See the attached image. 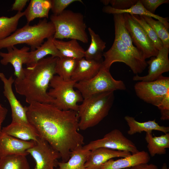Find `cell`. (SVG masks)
<instances>
[{
    "label": "cell",
    "mask_w": 169,
    "mask_h": 169,
    "mask_svg": "<svg viewBox=\"0 0 169 169\" xmlns=\"http://www.w3.org/2000/svg\"><path fill=\"white\" fill-rule=\"evenodd\" d=\"M27 107L28 121L39 136L59 154L62 161H67L71 152L83 146L84 137L78 132L77 112L63 110L53 104L38 102Z\"/></svg>",
    "instance_id": "cell-1"
},
{
    "label": "cell",
    "mask_w": 169,
    "mask_h": 169,
    "mask_svg": "<svg viewBox=\"0 0 169 169\" xmlns=\"http://www.w3.org/2000/svg\"><path fill=\"white\" fill-rule=\"evenodd\" d=\"M58 57L50 56L39 61L33 66L23 68L21 77L16 78V92L23 96L29 104L33 102L53 104L54 99L48 94L52 79L56 74Z\"/></svg>",
    "instance_id": "cell-2"
},
{
    "label": "cell",
    "mask_w": 169,
    "mask_h": 169,
    "mask_svg": "<svg viewBox=\"0 0 169 169\" xmlns=\"http://www.w3.org/2000/svg\"><path fill=\"white\" fill-rule=\"evenodd\" d=\"M114 98V91H112L83 99L77 111L79 129L85 130L98 124L108 115Z\"/></svg>",
    "instance_id": "cell-3"
},
{
    "label": "cell",
    "mask_w": 169,
    "mask_h": 169,
    "mask_svg": "<svg viewBox=\"0 0 169 169\" xmlns=\"http://www.w3.org/2000/svg\"><path fill=\"white\" fill-rule=\"evenodd\" d=\"M55 31L53 24L46 18L40 20L33 25L27 23L7 38L0 40V49L25 44L30 47L31 51L34 50L43 44L45 39L53 36Z\"/></svg>",
    "instance_id": "cell-4"
},
{
    "label": "cell",
    "mask_w": 169,
    "mask_h": 169,
    "mask_svg": "<svg viewBox=\"0 0 169 169\" xmlns=\"http://www.w3.org/2000/svg\"><path fill=\"white\" fill-rule=\"evenodd\" d=\"M50 20L55 28L54 38H70L88 43L86 26L82 13L65 10L59 15H51Z\"/></svg>",
    "instance_id": "cell-5"
},
{
    "label": "cell",
    "mask_w": 169,
    "mask_h": 169,
    "mask_svg": "<svg viewBox=\"0 0 169 169\" xmlns=\"http://www.w3.org/2000/svg\"><path fill=\"white\" fill-rule=\"evenodd\" d=\"M104 59L102 67L110 70L115 62L125 64L136 74L141 73L146 69L147 64L142 52L139 50H134L115 36L111 48L103 54Z\"/></svg>",
    "instance_id": "cell-6"
},
{
    "label": "cell",
    "mask_w": 169,
    "mask_h": 169,
    "mask_svg": "<svg viewBox=\"0 0 169 169\" xmlns=\"http://www.w3.org/2000/svg\"><path fill=\"white\" fill-rule=\"evenodd\" d=\"M77 82L70 79L65 80L58 75H54L50 81L51 88L48 95L54 99L53 104L59 109L78 111V103L82 102L83 98L79 91L74 88Z\"/></svg>",
    "instance_id": "cell-7"
},
{
    "label": "cell",
    "mask_w": 169,
    "mask_h": 169,
    "mask_svg": "<svg viewBox=\"0 0 169 169\" xmlns=\"http://www.w3.org/2000/svg\"><path fill=\"white\" fill-rule=\"evenodd\" d=\"M74 88L79 92L83 99L98 93L125 90L126 89L122 81L115 79L110 70L102 67L93 77L89 80L77 82Z\"/></svg>",
    "instance_id": "cell-8"
},
{
    "label": "cell",
    "mask_w": 169,
    "mask_h": 169,
    "mask_svg": "<svg viewBox=\"0 0 169 169\" xmlns=\"http://www.w3.org/2000/svg\"><path fill=\"white\" fill-rule=\"evenodd\" d=\"M134 88L136 95L140 99L157 107L169 93V77L162 75L152 81L138 82Z\"/></svg>",
    "instance_id": "cell-9"
},
{
    "label": "cell",
    "mask_w": 169,
    "mask_h": 169,
    "mask_svg": "<svg viewBox=\"0 0 169 169\" xmlns=\"http://www.w3.org/2000/svg\"><path fill=\"white\" fill-rule=\"evenodd\" d=\"M101 147L127 151L131 154L139 151L135 144L117 129L112 130L101 139L90 141L87 144L83 146L82 148L86 151H91Z\"/></svg>",
    "instance_id": "cell-10"
},
{
    "label": "cell",
    "mask_w": 169,
    "mask_h": 169,
    "mask_svg": "<svg viewBox=\"0 0 169 169\" xmlns=\"http://www.w3.org/2000/svg\"><path fill=\"white\" fill-rule=\"evenodd\" d=\"M123 15L125 26L133 43L142 52L145 59L156 56L159 50L141 26L130 14L124 13Z\"/></svg>",
    "instance_id": "cell-11"
},
{
    "label": "cell",
    "mask_w": 169,
    "mask_h": 169,
    "mask_svg": "<svg viewBox=\"0 0 169 169\" xmlns=\"http://www.w3.org/2000/svg\"><path fill=\"white\" fill-rule=\"evenodd\" d=\"M34 141V146L27 151L35 160L34 169H59L54 168L61 158L59 154L40 136Z\"/></svg>",
    "instance_id": "cell-12"
},
{
    "label": "cell",
    "mask_w": 169,
    "mask_h": 169,
    "mask_svg": "<svg viewBox=\"0 0 169 169\" xmlns=\"http://www.w3.org/2000/svg\"><path fill=\"white\" fill-rule=\"evenodd\" d=\"M169 48L163 46L159 50L157 55L151 57L146 61L149 65L148 74L143 76L136 74L133 78L134 81H151L156 80L162 74L169 71V60L168 55Z\"/></svg>",
    "instance_id": "cell-13"
},
{
    "label": "cell",
    "mask_w": 169,
    "mask_h": 169,
    "mask_svg": "<svg viewBox=\"0 0 169 169\" xmlns=\"http://www.w3.org/2000/svg\"><path fill=\"white\" fill-rule=\"evenodd\" d=\"M0 79L3 84V95L8 100L11 108L12 122L29 124L27 116V107L22 105L13 90L12 85L15 79L12 75L7 78L3 73H0Z\"/></svg>",
    "instance_id": "cell-14"
},
{
    "label": "cell",
    "mask_w": 169,
    "mask_h": 169,
    "mask_svg": "<svg viewBox=\"0 0 169 169\" xmlns=\"http://www.w3.org/2000/svg\"><path fill=\"white\" fill-rule=\"evenodd\" d=\"M7 49L8 52H0V56L2 58L0 62L4 65L11 64L14 69V75L16 78H19L23 74V65L25 64L30 48L24 46L18 49L13 46Z\"/></svg>",
    "instance_id": "cell-15"
},
{
    "label": "cell",
    "mask_w": 169,
    "mask_h": 169,
    "mask_svg": "<svg viewBox=\"0 0 169 169\" xmlns=\"http://www.w3.org/2000/svg\"><path fill=\"white\" fill-rule=\"evenodd\" d=\"M35 141H25L5 134L0 133V158L8 155H27V151L34 146Z\"/></svg>",
    "instance_id": "cell-16"
},
{
    "label": "cell",
    "mask_w": 169,
    "mask_h": 169,
    "mask_svg": "<svg viewBox=\"0 0 169 169\" xmlns=\"http://www.w3.org/2000/svg\"><path fill=\"white\" fill-rule=\"evenodd\" d=\"M131 154L125 151L114 150L105 147H100L91 151L84 164L87 169H100L109 160L116 157H124Z\"/></svg>",
    "instance_id": "cell-17"
},
{
    "label": "cell",
    "mask_w": 169,
    "mask_h": 169,
    "mask_svg": "<svg viewBox=\"0 0 169 169\" xmlns=\"http://www.w3.org/2000/svg\"><path fill=\"white\" fill-rule=\"evenodd\" d=\"M150 160V156L147 152L139 151L116 160L110 159L104 164L100 169H124L140 164L148 163Z\"/></svg>",
    "instance_id": "cell-18"
},
{
    "label": "cell",
    "mask_w": 169,
    "mask_h": 169,
    "mask_svg": "<svg viewBox=\"0 0 169 169\" xmlns=\"http://www.w3.org/2000/svg\"><path fill=\"white\" fill-rule=\"evenodd\" d=\"M2 132L20 140L36 141L39 136L36 129L30 123L12 122L2 128Z\"/></svg>",
    "instance_id": "cell-19"
},
{
    "label": "cell",
    "mask_w": 169,
    "mask_h": 169,
    "mask_svg": "<svg viewBox=\"0 0 169 169\" xmlns=\"http://www.w3.org/2000/svg\"><path fill=\"white\" fill-rule=\"evenodd\" d=\"M53 39V36L51 37L35 50L29 52L25 63L27 67L33 66L48 55L59 58L63 57L55 47Z\"/></svg>",
    "instance_id": "cell-20"
},
{
    "label": "cell",
    "mask_w": 169,
    "mask_h": 169,
    "mask_svg": "<svg viewBox=\"0 0 169 169\" xmlns=\"http://www.w3.org/2000/svg\"><path fill=\"white\" fill-rule=\"evenodd\" d=\"M102 62L84 58L79 59L71 79L78 82L91 79L98 73L102 67Z\"/></svg>",
    "instance_id": "cell-21"
},
{
    "label": "cell",
    "mask_w": 169,
    "mask_h": 169,
    "mask_svg": "<svg viewBox=\"0 0 169 169\" xmlns=\"http://www.w3.org/2000/svg\"><path fill=\"white\" fill-rule=\"evenodd\" d=\"M129 127L127 134L132 135L142 131L152 133L153 131H157L166 134L169 132V127L160 125L156 122V119L144 122L137 121L134 117L127 115L124 117Z\"/></svg>",
    "instance_id": "cell-22"
},
{
    "label": "cell",
    "mask_w": 169,
    "mask_h": 169,
    "mask_svg": "<svg viewBox=\"0 0 169 169\" xmlns=\"http://www.w3.org/2000/svg\"><path fill=\"white\" fill-rule=\"evenodd\" d=\"M102 11L105 13L113 15L128 13L131 15L149 16L157 19L162 23L168 29L169 28V20L168 18L151 13L144 7L140 0H138L135 5L128 9L117 10L113 8L110 6H106L103 8Z\"/></svg>",
    "instance_id": "cell-23"
},
{
    "label": "cell",
    "mask_w": 169,
    "mask_h": 169,
    "mask_svg": "<svg viewBox=\"0 0 169 169\" xmlns=\"http://www.w3.org/2000/svg\"><path fill=\"white\" fill-rule=\"evenodd\" d=\"M51 8V0H31L23 12L24 16L29 23L36 18H48Z\"/></svg>",
    "instance_id": "cell-24"
},
{
    "label": "cell",
    "mask_w": 169,
    "mask_h": 169,
    "mask_svg": "<svg viewBox=\"0 0 169 169\" xmlns=\"http://www.w3.org/2000/svg\"><path fill=\"white\" fill-rule=\"evenodd\" d=\"M54 44L63 57L79 59L84 57L85 50L77 40L65 41L54 38Z\"/></svg>",
    "instance_id": "cell-25"
},
{
    "label": "cell",
    "mask_w": 169,
    "mask_h": 169,
    "mask_svg": "<svg viewBox=\"0 0 169 169\" xmlns=\"http://www.w3.org/2000/svg\"><path fill=\"white\" fill-rule=\"evenodd\" d=\"M91 37V43L85 51L84 58L86 59L103 62V51L106 47V43L90 28H88Z\"/></svg>",
    "instance_id": "cell-26"
},
{
    "label": "cell",
    "mask_w": 169,
    "mask_h": 169,
    "mask_svg": "<svg viewBox=\"0 0 169 169\" xmlns=\"http://www.w3.org/2000/svg\"><path fill=\"white\" fill-rule=\"evenodd\" d=\"M145 140L147 143V147L152 157L156 154L164 155L166 149L169 148V133L160 136H153L151 133H146Z\"/></svg>",
    "instance_id": "cell-27"
},
{
    "label": "cell",
    "mask_w": 169,
    "mask_h": 169,
    "mask_svg": "<svg viewBox=\"0 0 169 169\" xmlns=\"http://www.w3.org/2000/svg\"><path fill=\"white\" fill-rule=\"evenodd\" d=\"M82 147L71 152L70 157L66 162H58L59 169H87L84 166L91 151L84 150Z\"/></svg>",
    "instance_id": "cell-28"
},
{
    "label": "cell",
    "mask_w": 169,
    "mask_h": 169,
    "mask_svg": "<svg viewBox=\"0 0 169 169\" xmlns=\"http://www.w3.org/2000/svg\"><path fill=\"white\" fill-rule=\"evenodd\" d=\"M78 60L69 58H58L55 66L56 74L65 80L71 79L76 68Z\"/></svg>",
    "instance_id": "cell-29"
},
{
    "label": "cell",
    "mask_w": 169,
    "mask_h": 169,
    "mask_svg": "<svg viewBox=\"0 0 169 169\" xmlns=\"http://www.w3.org/2000/svg\"><path fill=\"white\" fill-rule=\"evenodd\" d=\"M23 154H13L0 158V169H30L26 157Z\"/></svg>",
    "instance_id": "cell-30"
},
{
    "label": "cell",
    "mask_w": 169,
    "mask_h": 169,
    "mask_svg": "<svg viewBox=\"0 0 169 169\" xmlns=\"http://www.w3.org/2000/svg\"><path fill=\"white\" fill-rule=\"evenodd\" d=\"M23 16V12H18L10 17H0V41L7 38L17 29L19 21Z\"/></svg>",
    "instance_id": "cell-31"
},
{
    "label": "cell",
    "mask_w": 169,
    "mask_h": 169,
    "mask_svg": "<svg viewBox=\"0 0 169 169\" xmlns=\"http://www.w3.org/2000/svg\"><path fill=\"white\" fill-rule=\"evenodd\" d=\"M113 15L115 36L130 48L134 50H138L133 45L131 36L125 26L123 14H115Z\"/></svg>",
    "instance_id": "cell-32"
},
{
    "label": "cell",
    "mask_w": 169,
    "mask_h": 169,
    "mask_svg": "<svg viewBox=\"0 0 169 169\" xmlns=\"http://www.w3.org/2000/svg\"><path fill=\"white\" fill-rule=\"evenodd\" d=\"M146 22L151 27L162 41L163 46L169 48L168 29L160 21L149 16H142Z\"/></svg>",
    "instance_id": "cell-33"
},
{
    "label": "cell",
    "mask_w": 169,
    "mask_h": 169,
    "mask_svg": "<svg viewBox=\"0 0 169 169\" xmlns=\"http://www.w3.org/2000/svg\"><path fill=\"white\" fill-rule=\"evenodd\" d=\"M131 15L141 26L156 48L159 50L163 48V44L162 41L153 29L146 22L142 16L137 15Z\"/></svg>",
    "instance_id": "cell-34"
},
{
    "label": "cell",
    "mask_w": 169,
    "mask_h": 169,
    "mask_svg": "<svg viewBox=\"0 0 169 169\" xmlns=\"http://www.w3.org/2000/svg\"><path fill=\"white\" fill-rule=\"evenodd\" d=\"M51 8L53 14L58 15L62 13L65 8L72 3L79 2L82 3L81 0H51Z\"/></svg>",
    "instance_id": "cell-35"
},
{
    "label": "cell",
    "mask_w": 169,
    "mask_h": 169,
    "mask_svg": "<svg viewBox=\"0 0 169 169\" xmlns=\"http://www.w3.org/2000/svg\"><path fill=\"white\" fill-rule=\"evenodd\" d=\"M138 0H101L104 4L107 6L110 3L113 8L117 10L128 9L135 5Z\"/></svg>",
    "instance_id": "cell-36"
},
{
    "label": "cell",
    "mask_w": 169,
    "mask_h": 169,
    "mask_svg": "<svg viewBox=\"0 0 169 169\" xmlns=\"http://www.w3.org/2000/svg\"><path fill=\"white\" fill-rule=\"evenodd\" d=\"M144 7L151 13L154 14L156 8L160 5L168 3V0H140Z\"/></svg>",
    "instance_id": "cell-37"
},
{
    "label": "cell",
    "mask_w": 169,
    "mask_h": 169,
    "mask_svg": "<svg viewBox=\"0 0 169 169\" xmlns=\"http://www.w3.org/2000/svg\"><path fill=\"white\" fill-rule=\"evenodd\" d=\"M160 110L161 119L168 120L169 119V93L163 98L160 104L157 107Z\"/></svg>",
    "instance_id": "cell-38"
},
{
    "label": "cell",
    "mask_w": 169,
    "mask_h": 169,
    "mask_svg": "<svg viewBox=\"0 0 169 169\" xmlns=\"http://www.w3.org/2000/svg\"><path fill=\"white\" fill-rule=\"evenodd\" d=\"M28 1V0H15L12 5V10L21 12Z\"/></svg>",
    "instance_id": "cell-39"
},
{
    "label": "cell",
    "mask_w": 169,
    "mask_h": 169,
    "mask_svg": "<svg viewBox=\"0 0 169 169\" xmlns=\"http://www.w3.org/2000/svg\"><path fill=\"white\" fill-rule=\"evenodd\" d=\"M124 169H159L158 166L153 164L148 163L138 164Z\"/></svg>",
    "instance_id": "cell-40"
},
{
    "label": "cell",
    "mask_w": 169,
    "mask_h": 169,
    "mask_svg": "<svg viewBox=\"0 0 169 169\" xmlns=\"http://www.w3.org/2000/svg\"><path fill=\"white\" fill-rule=\"evenodd\" d=\"M7 113V109L0 104V133L1 131L2 124L6 117Z\"/></svg>",
    "instance_id": "cell-41"
},
{
    "label": "cell",
    "mask_w": 169,
    "mask_h": 169,
    "mask_svg": "<svg viewBox=\"0 0 169 169\" xmlns=\"http://www.w3.org/2000/svg\"><path fill=\"white\" fill-rule=\"evenodd\" d=\"M161 169H169V168L167 167L166 163H164L162 166Z\"/></svg>",
    "instance_id": "cell-42"
}]
</instances>
